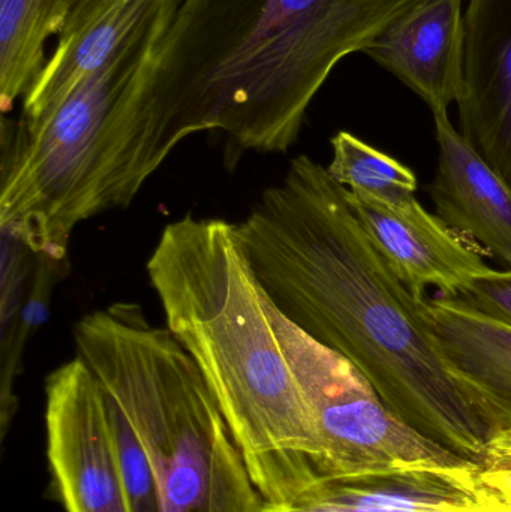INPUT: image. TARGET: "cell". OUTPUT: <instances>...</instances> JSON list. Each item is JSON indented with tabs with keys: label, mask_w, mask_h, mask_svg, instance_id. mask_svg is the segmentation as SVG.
I'll return each mask as SVG.
<instances>
[{
	"label": "cell",
	"mask_w": 511,
	"mask_h": 512,
	"mask_svg": "<svg viewBox=\"0 0 511 512\" xmlns=\"http://www.w3.org/2000/svg\"><path fill=\"white\" fill-rule=\"evenodd\" d=\"M425 313L453 370L511 426V325L459 297L426 298Z\"/></svg>",
	"instance_id": "4fadbf2b"
},
{
	"label": "cell",
	"mask_w": 511,
	"mask_h": 512,
	"mask_svg": "<svg viewBox=\"0 0 511 512\" xmlns=\"http://www.w3.org/2000/svg\"><path fill=\"white\" fill-rule=\"evenodd\" d=\"M180 0H117L77 38L56 44L23 98L21 119L38 125L84 80L143 29L162 9Z\"/></svg>",
	"instance_id": "5bb4252c"
},
{
	"label": "cell",
	"mask_w": 511,
	"mask_h": 512,
	"mask_svg": "<svg viewBox=\"0 0 511 512\" xmlns=\"http://www.w3.org/2000/svg\"><path fill=\"white\" fill-rule=\"evenodd\" d=\"M437 176L429 188L435 213L511 268V188L465 140L449 113L432 114Z\"/></svg>",
	"instance_id": "7c38bea8"
},
{
	"label": "cell",
	"mask_w": 511,
	"mask_h": 512,
	"mask_svg": "<svg viewBox=\"0 0 511 512\" xmlns=\"http://www.w3.org/2000/svg\"><path fill=\"white\" fill-rule=\"evenodd\" d=\"M66 0H0V107L9 113L45 65V42L59 36Z\"/></svg>",
	"instance_id": "9a60e30c"
},
{
	"label": "cell",
	"mask_w": 511,
	"mask_h": 512,
	"mask_svg": "<svg viewBox=\"0 0 511 512\" xmlns=\"http://www.w3.org/2000/svg\"><path fill=\"white\" fill-rule=\"evenodd\" d=\"M482 466L315 478L285 504L263 512H476Z\"/></svg>",
	"instance_id": "8fae6325"
},
{
	"label": "cell",
	"mask_w": 511,
	"mask_h": 512,
	"mask_svg": "<svg viewBox=\"0 0 511 512\" xmlns=\"http://www.w3.org/2000/svg\"><path fill=\"white\" fill-rule=\"evenodd\" d=\"M179 5L162 9L38 125L3 119L0 230L33 254L66 259L72 210L108 122L129 87L158 65Z\"/></svg>",
	"instance_id": "5b68a950"
},
{
	"label": "cell",
	"mask_w": 511,
	"mask_h": 512,
	"mask_svg": "<svg viewBox=\"0 0 511 512\" xmlns=\"http://www.w3.org/2000/svg\"><path fill=\"white\" fill-rule=\"evenodd\" d=\"M47 454L66 512H132L120 472L107 397L80 357L45 382Z\"/></svg>",
	"instance_id": "52a82bcc"
},
{
	"label": "cell",
	"mask_w": 511,
	"mask_h": 512,
	"mask_svg": "<svg viewBox=\"0 0 511 512\" xmlns=\"http://www.w3.org/2000/svg\"><path fill=\"white\" fill-rule=\"evenodd\" d=\"M492 447H506L511 448V426L507 427L503 432L498 433L497 438L491 442ZM489 445V447H491Z\"/></svg>",
	"instance_id": "603a6c76"
},
{
	"label": "cell",
	"mask_w": 511,
	"mask_h": 512,
	"mask_svg": "<svg viewBox=\"0 0 511 512\" xmlns=\"http://www.w3.org/2000/svg\"><path fill=\"white\" fill-rule=\"evenodd\" d=\"M462 300L491 318L511 325V268L494 270L474 280Z\"/></svg>",
	"instance_id": "d6986e66"
},
{
	"label": "cell",
	"mask_w": 511,
	"mask_h": 512,
	"mask_svg": "<svg viewBox=\"0 0 511 512\" xmlns=\"http://www.w3.org/2000/svg\"><path fill=\"white\" fill-rule=\"evenodd\" d=\"M365 53L431 108L449 113L464 90L462 0H425L387 27Z\"/></svg>",
	"instance_id": "30bf717a"
},
{
	"label": "cell",
	"mask_w": 511,
	"mask_h": 512,
	"mask_svg": "<svg viewBox=\"0 0 511 512\" xmlns=\"http://www.w3.org/2000/svg\"><path fill=\"white\" fill-rule=\"evenodd\" d=\"M480 474L486 483L511 490V448L491 445L482 462Z\"/></svg>",
	"instance_id": "44dd1931"
},
{
	"label": "cell",
	"mask_w": 511,
	"mask_h": 512,
	"mask_svg": "<svg viewBox=\"0 0 511 512\" xmlns=\"http://www.w3.org/2000/svg\"><path fill=\"white\" fill-rule=\"evenodd\" d=\"M105 397L110 412L114 448L132 512H164L158 480L140 436L117 403L107 393Z\"/></svg>",
	"instance_id": "ac0fdd59"
},
{
	"label": "cell",
	"mask_w": 511,
	"mask_h": 512,
	"mask_svg": "<svg viewBox=\"0 0 511 512\" xmlns=\"http://www.w3.org/2000/svg\"><path fill=\"white\" fill-rule=\"evenodd\" d=\"M236 233L282 315L348 358L408 426L482 466L509 421L450 366L426 298L393 273L327 168L296 156Z\"/></svg>",
	"instance_id": "6da1fadb"
},
{
	"label": "cell",
	"mask_w": 511,
	"mask_h": 512,
	"mask_svg": "<svg viewBox=\"0 0 511 512\" xmlns=\"http://www.w3.org/2000/svg\"><path fill=\"white\" fill-rule=\"evenodd\" d=\"M147 274L167 330L197 364L264 504L291 501L318 478L320 436L236 224L192 215L171 222Z\"/></svg>",
	"instance_id": "3957f363"
},
{
	"label": "cell",
	"mask_w": 511,
	"mask_h": 512,
	"mask_svg": "<svg viewBox=\"0 0 511 512\" xmlns=\"http://www.w3.org/2000/svg\"><path fill=\"white\" fill-rule=\"evenodd\" d=\"M347 198L375 248L420 300L428 288L443 297H461L492 270L479 243L429 213L416 195L384 200L347 189Z\"/></svg>",
	"instance_id": "ba28073f"
},
{
	"label": "cell",
	"mask_w": 511,
	"mask_h": 512,
	"mask_svg": "<svg viewBox=\"0 0 511 512\" xmlns=\"http://www.w3.org/2000/svg\"><path fill=\"white\" fill-rule=\"evenodd\" d=\"M327 171L348 191L384 200L413 197L419 189L411 168L347 131L332 138V161Z\"/></svg>",
	"instance_id": "2e32d148"
},
{
	"label": "cell",
	"mask_w": 511,
	"mask_h": 512,
	"mask_svg": "<svg viewBox=\"0 0 511 512\" xmlns=\"http://www.w3.org/2000/svg\"><path fill=\"white\" fill-rule=\"evenodd\" d=\"M461 134L511 188V0H470L465 11Z\"/></svg>",
	"instance_id": "9c48e42d"
},
{
	"label": "cell",
	"mask_w": 511,
	"mask_h": 512,
	"mask_svg": "<svg viewBox=\"0 0 511 512\" xmlns=\"http://www.w3.org/2000/svg\"><path fill=\"white\" fill-rule=\"evenodd\" d=\"M117 0H66L62 30L57 44H65L77 38L90 24L95 23Z\"/></svg>",
	"instance_id": "ffe728a7"
},
{
	"label": "cell",
	"mask_w": 511,
	"mask_h": 512,
	"mask_svg": "<svg viewBox=\"0 0 511 512\" xmlns=\"http://www.w3.org/2000/svg\"><path fill=\"white\" fill-rule=\"evenodd\" d=\"M275 324L320 436L318 478L476 463L408 426L348 358L309 336L276 306Z\"/></svg>",
	"instance_id": "8992f818"
},
{
	"label": "cell",
	"mask_w": 511,
	"mask_h": 512,
	"mask_svg": "<svg viewBox=\"0 0 511 512\" xmlns=\"http://www.w3.org/2000/svg\"><path fill=\"white\" fill-rule=\"evenodd\" d=\"M78 357L143 442L164 512H263L264 502L191 355L134 303L87 313Z\"/></svg>",
	"instance_id": "277c9868"
},
{
	"label": "cell",
	"mask_w": 511,
	"mask_h": 512,
	"mask_svg": "<svg viewBox=\"0 0 511 512\" xmlns=\"http://www.w3.org/2000/svg\"><path fill=\"white\" fill-rule=\"evenodd\" d=\"M35 279L32 291L24 300L23 309L15 324L2 334V435L8 430L9 421L17 409V399L14 396L15 378L20 366L24 345L32 333L47 318L48 298L54 282L59 279L63 261L45 255H35Z\"/></svg>",
	"instance_id": "e0dca14e"
},
{
	"label": "cell",
	"mask_w": 511,
	"mask_h": 512,
	"mask_svg": "<svg viewBox=\"0 0 511 512\" xmlns=\"http://www.w3.org/2000/svg\"><path fill=\"white\" fill-rule=\"evenodd\" d=\"M476 512H511V490L492 486L482 478Z\"/></svg>",
	"instance_id": "7402d4cb"
},
{
	"label": "cell",
	"mask_w": 511,
	"mask_h": 512,
	"mask_svg": "<svg viewBox=\"0 0 511 512\" xmlns=\"http://www.w3.org/2000/svg\"><path fill=\"white\" fill-rule=\"evenodd\" d=\"M425 0H182L152 89L156 147L225 132L284 153L333 69Z\"/></svg>",
	"instance_id": "7a4b0ae2"
}]
</instances>
